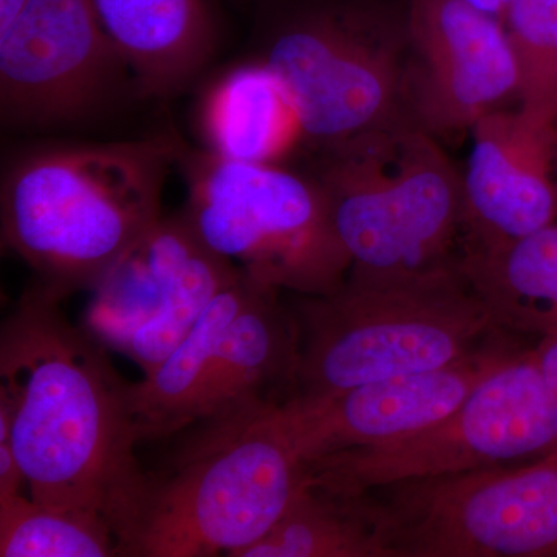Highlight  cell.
<instances>
[{
    "instance_id": "cell-24",
    "label": "cell",
    "mask_w": 557,
    "mask_h": 557,
    "mask_svg": "<svg viewBox=\"0 0 557 557\" xmlns=\"http://www.w3.org/2000/svg\"><path fill=\"white\" fill-rule=\"evenodd\" d=\"M531 351L539 369L557 394V336L539 341L536 346L531 347Z\"/></svg>"
},
{
    "instance_id": "cell-9",
    "label": "cell",
    "mask_w": 557,
    "mask_h": 557,
    "mask_svg": "<svg viewBox=\"0 0 557 557\" xmlns=\"http://www.w3.org/2000/svg\"><path fill=\"white\" fill-rule=\"evenodd\" d=\"M369 493L392 557L557 556V457Z\"/></svg>"
},
{
    "instance_id": "cell-12",
    "label": "cell",
    "mask_w": 557,
    "mask_h": 557,
    "mask_svg": "<svg viewBox=\"0 0 557 557\" xmlns=\"http://www.w3.org/2000/svg\"><path fill=\"white\" fill-rule=\"evenodd\" d=\"M523 350L516 335L498 329L482 346L443 368L373 381L319 401L289 399L282 413L300 458L309 465L341 450L408 437L438 423Z\"/></svg>"
},
{
    "instance_id": "cell-25",
    "label": "cell",
    "mask_w": 557,
    "mask_h": 557,
    "mask_svg": "<svg viewBox=\"0 0 557 557\" xmlns=\"http://www.w3.org/2000/svg\"><path fill=\"white\" fill-rule=\"evenodd\" d=\"M28 0H0V32L7 30L20 16Z\"/></svg>"
},
{
    "instance_id": "cell-3",
    "label": "cell",
    "mask_w": 557,
    "mask_h": 557,
    "mask_svg": "<svg viewBox=\"0 0 557 557\" xmlns=\"http://www.w3.org/2000/svg\"><path fill=\"white\" fill-rule=\"evenodd\" d=\"M282 406L180 431L166 461L146 471L123 556L240 557L269 534L307 478Z\"/></svg>"
},
{
    "instance_id": "cell-23",
    "label": "cell",
    "mask_w": 557,
    "mask_h": 557,
    "mask_svg": "<svg viewBox=\"0 0 557 557\" xmlns=\"http://www.w3.org/2000/svg\"><path fill=\"white\" fill-rule=\"evenodd\" d=\"M24 487L27 485L11 445L9 428L0 424V497L21 494Z\"/></svg>"
},
{
    "instance_id": "cell-13",
    "label": "cell",
    "mask_w": 557,
    "mask_h": 557,
    "mask_svg": "<svg viewBox=\"0 0 557 557\" xmlns=\"http://www.w3.org/2000/svg\"><path fill=\"white\" fill-rule=\"evenodd\" d=\"M461 251L511 244L557 223V123L497 109L469 131Z\"/></svg>"
},
{
    "instance_id": "cell-1",
    "label": "cell",
    "mask_w": 557,
    "mask_h": 557,
    "mask_svg": "<svg viewBox=\"0 0 557 557\" xmlns=\"http://www.w3.org/2000/svg\"><path fill=\"white\" fill-rule=\"evenodd\" d=\"M61 304L36 282L3 321L0 424L32 498L104 519L120 541L146 474L131 383Z\"/></svg>"
},
{
    "instance_id": "cell-22",
    "label": "cell",
    "mask_w": 557,
    "mask_h": 557,
    "mask_svg": "<svg viewBox=\"0 0 557 557\" xmlns=\"http://www.w3.org/2000/svg\"><path fill=\"white\" fill-rule=\"evenodd\" d=\"M502 24L518 69L519 108L557 123V0H511Z\"/></svg>"
},
{
    "instance_id": "cell-21",
    "label": "cell",
    "mask_w": 557,
    "mask_h": 557,
    "mask_svg": "<svg viewBox=\"0 0 557 557\" xmlns=\"http://www.w3.org/2000/svg\"><path fill=\"white\" fill-rule=\"evenodd\" d=\"M123 556L104 519L39 504L24 493L0 497V557Z\"/></svg>"
},
{
    "instance_id": "cell-20",
    "label": "cell",
    "mask_w": 557,
    "mask_h": 557,
    "mask_svg": "<svg viewBox=\"0 0 557 557\" xmlns=\"http://www.w3.org/2000/svg\"><path fill=\"white\" fill-rule=\"evenodd\" d=\"M201 129L209 152L248 163H276L300 132L287 97L259 60L220 76L205 95Z\"/></svg>"
},
{
    "instance_id": "cell-26",
    "label": "cell",
    "mask_w": 557,
    "mask_h": 557,
    "mask_svg": "<svg viewBox=\"0 0 557 557\" xmlns=\"http://www.w3.org/2000/svg\"><path fill=\"white\" fill-rule=\"evenodd\" d=\"M463 2L475 7V9L485 11V13L491 14V16H496L498 20H502L511 0H463Z\"/></svg>"
},
{
    "instance_id": "cell-10",
    "label": "cell",
    "mask_w": 557,
    "mask_h": 557,
    "mask_svg": "<svg viewBox=\"0 0 557 557\" xmlns=\"http://www.w3.org/2000/svg\"><path fill=\"white\" fill-rule=\"evenodd\" d=\"M131 83L137 81L89 0H28L0 32V113L7 126L91 119L119 102Z\"/></svg>"
},
{
    "instance_id": "cell-7",
    "label": "cell",
    "mask_w": 557,
    "mask_h": 557,
    "mask_svg": "<svg viewBox=\"0 0 557 557\" xmlns=\"http://www.w3.org/2000/svg\"><path fill=\"white\" fill-rule=\"evenodd\" d=\"M178 164L188 180L182 214L215 255L278 292L321 296L344 284L350 258L313 175L185 148Z\"/></svg>"
},
{
    "instance_id": "cell-17",
    "label": "cell",
    "mask_w": 557,
    "mask_h": 557,
    "mask_svg": "<svg viewBox=\"0 0 557 557\" xmlns=\"http://www.w3.org/2000/svg\"><path fill=\"white\" fill-rule=\"evenodd\" d=\"M457 269L497 329L557 336V223L502 247L461 251Z\"/></svg>"
},
{
    "instance_id": "cell-15",
    "label": "cell",
    "mask_w": 557,
    "mask_h": 557,
    "mask_svg": "<svg viewBox=\"0 0 557 557\" xmlns=\"http://www.w3.org/2000/svg\"><path fill=\"white\" fill-rule=\"evenodd\" d=\"M138 90L172 97L203 72L218 50V0H89Z\"/></svg>"
},
{
    "instance_id": "cell-18",
    "label": "cell",
    "mask_w": 557,
    "mask_h": 557,
    "mask_svg": "<svg viewBox=\"0 0 557 557\" xmlns=\"http://www.w3.org/2000/svg\"><path fill=\"white\" fill-rule=\"evenodd\" d=\"M260 282L240 271L209 304L185 339L143 380L131 383L139 443L177 435L196 420L197 405L220 343Z\"/></svg>"
},
{
    "instance_id": "cell-16",
    "label": "cell",
    "mask_w": 557,
    "mask_h": 557,
    "mask_svg": "<svg viewBox=\"0 0 557 557\" xmlns=\"http://www.w3.org/2000/svg\"><path fill=\"white\" fill-rule=\"evenodd\" d=\"M199 242L185 215H161L95 287L84 329L106 348L123 354L132 336L163 309L171 285Z\"/></svg>"
},
{
    "instance_id": "cell-27",
    "label": "cell",
    "mask_w": 557,
    "mask_h": 557,
    "mask_svg": "<svg viewBox=\"0 0 557 557\" xmlns=\"http://www.w3.org/2000/svg\"><path fill=\"white\" fill-rule=\"evenodd\" d=\"M236 2L242 3V5L255 7L256 10L260 5V3L265 2V0H236Z\"/></svg>"
},
{
    "instance_id": "cell-8",
    "label": "cell",
    "mask_w": 557,
    "mask_h": 557,
    "mask_svg": "<svg viewBox=\"0 0 557 557\" xmlns=\"http://www.w3.org/2000/svg\"><path fill=\"white\" fill-rule=\"evenodd\" d=\"M545 457H557V394L525 348L438 423L383 445L317 458L307 474L333 490L364 494Z\"/></svg>"
},
{
    "instance_id": "cell-14",
    "label": "cell",
    "mask_w": 557,
    "mask_h": 557,
    "mask_svg": "<svg viewBox=\"0 0 557 557\" xmlns=\"http://www.w3.org/2000/svg\"><path fill=\"white\" fill-rule=\"evenodd\" d=\"M299 330L281 292L259 284L212 359L196 421L285 405L295 395Z\"/></svg>"
},
{
    "instance_id": "cell-6",
    "label": "cell",
    "mask_w": 557,
    "mask_h": 557,
    "mask_svg": "<svg viewBox=\"0 0 557 557\" xmlns=\"http://www.w3.org/2000/svg\"><path fill=\"white\" fill-rule=\"evenodd\" d=\"M318 152L311 175L327 200L350 271L408 276L457 265L463 177L437 139L397 126Z\"/></svg>"
},
{
    "instance_id": "cell-5",
    "label": "cell",
    "mask_w": 557,
    "mask_h": 557,
    "mask_svg": "<svg viewBox=\"0 0 557 557\" xmlns=\"http://www.w3.org/2000/svg\"><path fill=\"white\" fill-rule=\"evenodd\" d=\"M256 14L258 60L281 84L300 139L322 149L412 126L406 0H265Z\"/></svg>"
},
{
    "instance_id": "cell-19",
    "label": "cell",
    "mask_w": 557,
    "mask_h": 557,
    "mask_svg": "<svg viewBox=\"0 0 557 557\" xmlns=\"http://www.w3.org/2000/svg\"><path fill=\"white\" fill-rule=\"evenodd\" d=\"M240 557H392L370 493L350 494L307 474L282 518Z\"/></svg>"
},
{
    "instance_id": "cell-11",
    "label": "cell",
    "mask_w": 557,
    "mask_h": 557,
    "mask_svg": "<svg viewBox=\"0 0 557 557\" xmlns=\"http://www.w3.org/2000/svg\"><path fill=\"white\" fill-rule=\"evenodd\" d=\"M410 124L432 137L471 127L518 98V69L502 20L463 0H406Z\"/></svg>"
},
{
    "instance_id": "cell-2",
    "label": "cell",
    "mask_w": 557,
    "mask_h": 557,
    "mask_svg": "<svg viewBox=\"0 0 557 557\" xmlns=\"http://www.w3.org/2000/svg\"><path fill=\"white\" fill-rule=\"evenodd\" d=\"M183 145L170 135L22 156L0 190L2 247L61 300L100 284L161 219Z\"/></svg>"
},
{
    "instance_id": "cell-4",
    "label": "cell",
    "mask_w": 557,
    "mask_h": 557,
    "mask_svg": "<svg viewBox=\"0 0 557 557\" xmlns=\"http://www.w3.org/2000/svg\"><path fill=\"white\" fill-rule=\"evenodd\" d=\"M296 401L443 368L496 330L456 267L408 276L350 271L329 295L300 296Z\"/></svg>"
}]
</instances>
